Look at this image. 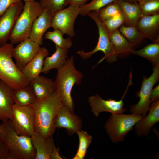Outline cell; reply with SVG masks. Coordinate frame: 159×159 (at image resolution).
Here are the masks:
<instances>
[{"label": "cell", "instance_id": "36", "mask_svg": "<svg viewBox=\"0 0 159 159\" xmlns=\"http://www.w3.org/2000/svg\"><path fill=\"white\" fill-rule=\"evenodd\" d=\"M9 154L6 145L0 138V159H7Z\"/></svg>", "mask_w": 159, "mask_h": 159}, {"label": "cell", "instance_id": "17", "mask_svg": "<svg viewBox=\"0 0 159 159\" xmlns=\"http://www.w3.org/2000/svg\"><path fill=\"white\" fill-rule=\"evenodd\" d=\"M52 17V15L47 10L44 9L34 21L29 39L40 45H42L44 33L51 27Z\"/></svg>", "mask_w": 159, "mask_h": 159}, {"label": "cell", "instance_id": "4", "mask_svg": "<svg viewBox=\"0 0 159 159\" xmlns=\"http://www.w3.org/2000/svg\"><path fill=\"white\" fill-rule=\"evenodd\" d=\"M14 48L10 43L0 47V80L15 90L29 85L30 82L13 60Z\"/></svg>", "mask_w": 159, "mask_h": 159}, {"label": "cell", "instance_id": "34", "mask_svg": "<svg viewBox=\"0 0 159 159\" xmlns=\"http://www.w3.org/2000/svg\"><path fill=\"white\" fill-rule=\"evenodd\" d=\"M125 19L122 12L103 22L109 34L124 24Z\"/></svg>", "mask_w": 159, "mask_h": 159}, {"label": "cell", "instance_id": "13", "mask_svg": "<svg viewBox=\"0 0 159 159\" xmlns=\"http://www.w3.org/2000/svg\"><path fill=\"white\" fill-rule=\"evenodd\" d=\"M41 48L40 45L29 38L18 43L16 47H14L13 52V57L18 68L21 71Z\"/></svg>", "mask_w": 159, "mask_h": 159}, {"label": "cell", "instance_id": "37", "mask_svg": "<svg viewBox=\"0 0 159 159\" xmlns=\"http://www.w3.org/2000/svg\"><path fill=\"white\" fill-rule=\"evenodd\" d=\"M159 85H158L151 90L150 99L151 103L159 100Z\"/></svg>", "mask_w": 159, "mask_h": 159}, {"label": "cell", "instance_id": "7", "mask_svg": "<svg viewBox=\"0 0 159 159\" xmlns=\"http://www.w3.org/2000/svg\"><path fill=\"white\" fill-rule=\"evenodd\" d=\"M143 117L133 114H112L106 121L104 127L114 143L124 141L127 134Z\"/></svg>", "mask_w": 159, "mask_h": 159}, {"label": "cell", "instance_id": "29", "mask_svg": "<svg viewBox=\"0 0 159 159\" xmlns=\"http://www.w3.org/2000/svg\"><path fill=\"white\" fill-rule=\"evenodd\" d=\"M79 139V145L77 152L72 159H84L87 149L92 142V136L86 131L80 130L77 133Z\"/></svg>", "mask_w": 159, "mask_h": 159}, {"label": "cell", "instance_id": "24", "mask_svg": "<svg viewBox=\"0 0 159 159\" xmlns=\"http://www.w3.org/2000/svg\"><path fill=\"white\" fill-rule=\"evenodd\" d=\"M120 5L125 18L124 25L126 26H136L141 17V11L138 2L132 3L119 0Z\"/></svg>", "mask_w": 159, "mask_h": 159}, {"label": "cell", "instance_id": "10", "mask_svg": "<svg viewBox=\"0 0 159 159\" xmlns=\"http://www.w3.org/2000/svg\"><path fill=\"white\" fill-rule=\"evenodd\" d=\"M129 81L127 88L121 99L116 100L109 98L105 100L102 99L98 94L89 97L88 101L91 108L92 112L96 117H98L100 113L106 112L112 114L123 113L126 110L124 108L123 99L129 86L132 84V78L129 77Z\"/></svg>", "mask_w": 159, "mask_h": 159}, {"label": "cell", "instance_id": "14", "mask_svg": "<svg viewBox=\"0 0 159 159\" xmlns=\"http://www.w3.org/2000/svg\"><path fill=\"white\" fill-rule=\"evenodd\" d=\"M55 125L56 128H64L68 135H72L81 129L82 121L74 112L63 105L57 114Z\"/></svg>", "mask_w": 159, "mask_h": 159}, {"label": "cell", "instance_id": "20", "mask_svg": "<svg viewBox=\"0 0 159 159\" xmlns=\"http://www.w3.org/2000/svg\"><path fill=\"white\" fill-rule=\"evenodd\" d=\"M49 54L46 47H42L36 55L23 69L22 73L29 82L42 73L44 60Z\"/></svg>", "mask_w": 159, "mask_h": 159}, {"label": "cell", "instance_id": "21", "mask_svg": "<svg viewBox=\"0 0 159 159\" xmlns=\"http://www.w3.org/2000/svg\"><path fill=\"white\" fill-rule=\"evenodd\" d=\"M29 85L33 90L37 99L46 97L56 90L55 82L52 79L40 75L30 81Z\"/></svg>", "mask_w": 159, "mask_h": 159}, {"label": "cell", "instance_id": "41", "mask_svg": "<svg viewBox=\"0 0 159 159\" xmlns=\"http://www.w3.org/2000/svg\"><path fill=\"white\" fill-rule=\"evenodd\" d=\"M22 0L24 1L25 2H27V1H36L38 0Z\"/></svg>", "mask_w": 159, "mask_h": 159}, {"label": "cell", "instance_id": "6", "mask_svg": "<svg viewBox=\"0 0 159 159\" xmlns=\"http://www.w3.org/2000/svg\"><path fill=\"white\" fill-rule=\"evenodd\" d=\"M87 15L92 18L96 24L98 30L99 38L97 44L91 51L86 52L83 50L79 51L78 54L83 59H88L98 51H102L104 56L98 62L100 63L106 59L109 63L115 62L118 58L117 54L110 39L109 34L103 22L98 18L97 12L92 11Z\"/></svg>", "mask_w": 159, "mask_h": 159}, {"label": "cell", "instance_id": "3", "mask_svg": "<svg viewBox=\"0 0 159 159\" xmlns=\"http://www.w3.org/2000/svg\"><path fill=\"white\" fill-rule=\"evenodd\" d=\"M84 77L82 72L77 70L73 56L67 59L61 67L57 69L54 81L55 91L64 105L74 112V105L71 96L74 85L81 84Z\"/></svg>", "mask_w": 159, "mask_h": 159}, {"label": "cell", "instance_id": "26", "mask_svg": "<svg viewBox=\"0 0 159 159\" xmlns=\"http://www.w3.org/2000/svg\"><path fill=\"white\" fill-rule=\"evenodd\" d=\"M132 54L147 59L154 67L159 65V42L149 44L139 50H134Z\"/></svg>", "mask_w": 159, "mask_h": 159}, {"label": "cell", "instance_id": "32", "mask_svg": "<svg viewBox=\"0 0 159 159\" xmlns=\"http://www.w3.org/2000/svg\"><path fill=\"white\" fill-rule=\"evenodd\" d=\"M121 12V7L117 2L108 4L97 12V14L99 19L103 22Z\"/></svg>", "mask_w": 159, "mask_h": 159}, {"label": "cell", "instance_id": "31", "mask_svg": "<svg viewBox=\"0 0 159 159\" xmlns=\"http://www.w3.org/2000/svg\"><path fill=\"white\" fill-rule=\"evenodd\" d=\"M141 17L159 14V0H138Z\"/></svg>", "mask_w": 159, "mask_h": 159}, {"label": "cell", "instance_id": "23", "mask_svg": "<svg viewBox=\"0 0 159 159\" xmlns=\"http://www.w3.org/2000/svg\"><path fill=\"white\" fill-rule=\"evenodd\" d=\"M109 36L110 40L117 54L118 57L125 58L132 54L135 46L127 40L118 29L110 34Z\"/></svg>", "mask_w": 159, "mask_h": 159}, {"label": "cell", "instance_id": "11", "mask_svg": "<svg viewBox=\"0 0 159 159\" xmlns=\"http://www.w3.org/2000/svg\"><path fill=\"white\" fill-rule=\"evenodd\" d=\"M80 11V7L69 5L58 11L53 16L51 27L60 30L70 37H74L75 22Z\"/></svg>", "mask_w": 159, "mask_h": 159}, {"label": "cell", "instance_id": "1", "mask_svg": "<svg viewBox=\"0 0 159 159\" xmlns=\"http://www.w3.org/2000/svg\"><path fill=\"white\" fill-rule=\"evenodd\" d=\"M63 105L56 91L46 97L37 99L31 106L34 113V131L44 137H52L56 128V117Z\"/></svg>", "mask_w": 159, "mask_h": 159}, {"label": "cell", "instance_id": "22", "mask_svg": "<svg viewBox=\"0 0 159 159\" xmlns=\"http://www.w3.org/2000/svg\"><path fill=\"white\" fill-rule=\"evenodd\" d=\"M55 47V52L44 59L42 73L47 74L51 70H57L65 64L68 57V49L61 48L56 45Z\"/></svg>", "mask_w": 159, "mask_h": 159}, {"label": "cell", "instance_id": "18", "mask_svg": "<svg viewBox=\"0 0 159 159\" xmlns=\"http://www.w3.org/2000/svg\"><path fill=\"white\" fill-rule=\"evenodd\" d=\"M13 90L3 81L0 80V120H11L14 102Z\"/></svg>", "mask_w": 159, "mask_h": 159}, {"label": "cell", "instance_id": "15", "mask_svg": "<svg viewBox=\"0 0 159 159\" xmlns=\"http://www.w3.org/2000/svg\"><path fill=\"white\" fill-rule=\"evenodd\" d=\"M149 111L148 114L139 120L134 126L135 133L138 137L148 135L154 125L159 122V100L151 104Z\"/></svg>", "mask_w": 159, "mask_h": 159}, {"label": "cell", "instance_id": "2", "mask_svg": "<svg viewBox=\"0 0 159 159\" xmlns=\"http://www.w3.org/2000/svg\"><path fill=\"white\" fill-rule=\"evenodd\" d=\"M0 138L9 152L7 159H35L36 152L31 137L19 135L10 120L0 124Z\"/></svg>", "mask_w": 159, "mask_h": 159}, {"label": "cell", "instance_id": "5", "mask_svg": "<svg viewBox=\"0 0 159 159\" xmlns=\"http://www.w3.org/2000/svg\"><path fill=\"white\" fill-rule=\"evenodd\" d=\"M44 10L39 2H25L11 32L9 39L10 43L15 44L29 38L34 21Z\"/></svg>", "mask_w": 159, "mask_h": 159}, {"label": "cell", "instance_id": "27", "mask_svg": "<svg viewBox=\"0 0 159 159\" xmlns=\"http://www.w3.org/2000/svg\"><path fill=\"white\" fill-rule=\"evenodd\" d=\"M64 34L60 30L55 29L52 31L47 32L44 35V38L52 41L60 48L69 49L72 46V41L70 37L64 38Z\"/></svg>", "mask_w": 159, "mask_h": 159}, {"label": "cell", "instance_id": "33", "mask_svg": "<svg viewBox=\"0 0 159 159\" xmlns=\"http://www.w3.org/2000/svg\"><path fill=\"white\" fill-rule=\"evenodd\" d=\"M44 9L47 10L53 16L57 12L67 6L66 0H39Z\"/></svg>", "mask_w": 159, "mask_h": 159}, {"label": "cell", "instance_id": "40", "mask_svg": "<svg viewBox=\"0 0 159 159\" xmlns=\"http://www.w3.org/2000/svg\"><path fill=\"white\" fill-rule=\"evenodd\" d=\"M123 1H128L132 3L138 2V0H122Z\"/></svg>", "mask_w": 159, "mask_h": 159}, {"label": "cell", "instance_id": "19", "mask_svg": "<svg viewBox=\"0 0 159 159\" xmlns=\"http://www.w3.org/2000/svg\"><path fill=\"white\" fill-rule=\"evenodd\" d=\"M31 137L36 152L35 159H50L55 145L52 137H44L34 131Z\"/></svg>", "mask_w": 159, "mask_h": 159}, {"label": "cell", "instance_id": "35", "mask_svg": "<svg viewBox=\"0 0 159 159\" xmlns=\"http://www.w3.org/2000/svg\"><path fill=\"white\" fill-rule=\"evenodd\" d=\"M21 0H0V17L12 5Z\"/></svg>", "mask_w": 159, "mask_h": 159}, {"label": "cell", "instance_id": "30", "mask_svg": "<svg viewBox=\"0 0 159 159\" xmlns=\"http://www.w3.org/2000/svg\"><path fill=\"white\" fill-rule=\"evenodd\" d=\"M119 0H92L87 4H85L80 6L79 14L85 16L92 11L98 12L102 8L108 4L112 2H117Z\"/></svg>", "mask_w": 159, "mask_h": 159}, {"label": "cell", "instance_id": "9", "mask_svg": "<svg viewBox=\"0 0 159 159\" xmlns=\"http://www.w3.org/2000/svg\"><path fill=\"white\" fill-rule=\"evenodd\" d=\"M11 120L14 128L19 135L31 137L34 131V113L31 106L14 104Z\"/></svg>", "mask_w": 159, "mask_h": 159}, {"label": "cell", "instance_id": "8", "mask_svg": "<svg viewBox=\"0 0 159 159\" xmlns=\"http://www.w3.org/2000/svg\"><path fill=\"white\" fill-rule=\"evenodd\" d=\"M159 79V65H158L153 67L152 73L149 77H143L141 88L136 94L140 100L137 104L130 106V113L143 117L146 115L151 104L150 95L151 90Z\"/></svg>", "mask_w": 159, "mask_h": 159}, {"label": "cell", "instance_id": "25", "mask_svg": "<svg viewBox=\"0 0 159 159\" xmlns=\"http://www.w3.org/2000/svg\"><path fill=\"white\" fill-rule=\"evenodd\" d=\"M13 98L14 104L20 106H31L37 99L33 90L29 85L13 90Z\"/></svg>", "mask_w": 159, "mask_h": 159}, {"label": "cell", "instance_id": "16", "mask_svg": "<svg viewBox=\"0 0 159 159\" xmlns=\"http://www.w3.org/2000/svg\"><path fill=\"white\" fill-rule=\"evenodd\" d=\"M136 26L146 38L159 42V14L141 17Z\"/></svg>", "mask_w": 159, "mask_h": 159}, {"label": "cell", "instance_id": "28", "mask_svg": "<svg viewBox=\"0 0 159 159\" xmlns=\"http://www.w3.org/2000/svg\"><path fill=\"white\" fill-rule=\"evenodd\" d=\"M120 32L135 47L139 44L145 39V36L137 28L136 26L123 25L119 29Z\"/></svg>", "mask_w": 159, "mask_h": 159}, {"label": "cell", "instance_id": "12", "mask_svg": "<svg viewBox=\"0 0 159 159\" xmlns=\"http://www.w3.org/2000/svg\"><path fill=\"white\" fill-rule=\"evenodd\" d=\"M24 6L21 1L15 3L11 5L0 17V47L7 43Z\"/></svg>", "mask_w": 159, "mask_h": 159}, {"label": "cell", "instance_id": "39", "mask_svg": "<svg viewBox=\"0 0 159 159\" xmlns=\"http://www.w3.org/2000/svg\"><path fill=\"white\" fill-rule=\"evenodd\" d=\"M59 153L58 149L54 145L50 157V159H62Z\"/></svg>", "mask_w": 159, "mask_h": 159}, {"label": "cell", "instance_id": "38", "mask_svg": "<svg viewBox=\"0 0 159 159\" xmlns=\"http://www.w3.org/2000/svg\"><path fill=\"white\" fill-rule=\"evenodd\" d=\"M88 0H66L67 6L72 5L80 7L85 4Z\"/></svg>", "mask_w": 159, "mask_h": 159}]
</instances>
